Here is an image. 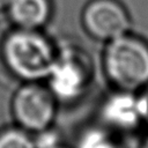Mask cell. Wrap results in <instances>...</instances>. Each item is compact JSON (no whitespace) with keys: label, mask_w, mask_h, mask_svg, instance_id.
Masks as SVG:
<instances>
[{"label":"cell","mask_w":148,"mask_h":148,"mask_svg":"<svg viewBox=\"0 0 148 148\" xmlns=\"http://www.w3.org/2000/svg\"><path fill=\"white\" fill-rule=\"evenodd\" d=\"M57 50L42 30L14 27L1 40L0 57L14 77L22 82H40L49 77Z\"/></svg>","instance_id":"cell-1"},{"label":"cell","mask_w":148,"mask_h":148,"mask_svg":"<svg viewBox=\"0 0 148 148\" xmlns=\"http://www.w3.org/2000/svg\"><path fill=\"white\" fill-rule=\"evenodd\" d=\"M103 65L108 77L125 91L148 83V44L128 32L108 42Z\"/></svg>","instance_id":"cell-2"},{"label":"cell","mask_w":148,"mask_h":148,"mask_svg":"<svg viewBox=\"0 0 148 148\" xmlns=\"http://www.w3.org/2000/svg\"><path fill=\"white\" fill-rule=\"evenodd\" d=\"M57 102L47 86L40 82H23L12 99V113L16 125L34 134L52 127Z\"/></svg>","instance_id":"cell-3"},{"label":"cell","mask_w":148,"mask_h":148,"mask_svg":"<svg viewBox=\"0 0 148 148\" xmlns=\"http://www.w3.org/2000/svg\"><path fill=\"white\" fill-rule=\"evenodd\" d=\"M89 60L76 47L65 45L58 47L56 61L51 69L47 87L60 102H73L86 90L90 72Z\"/></svg>","instance_id":"cell-4"},{"label":"cell","mask_w":148,"mask_h":148,"mask_svg":"<svg viewBox=\"0 0 148 148\" xmlns=\"http://www.w3.org/2000/svg\"><path fill=\"white\" fill-rule=\"evenodd\" d=\"M81 22L90 37L106 43L131 28V16L119 0H89L82 9Z\"/></svg>","instance_id":"cell-5"},{"label":"cell","mask_w":148,"mask_h":148,"mask_svg":"<svg viewBox=\"0 0 148 148\" xmlns=\"http://www.w3.org/2000/svg\"><path fill=\"white\" fill-rule=\"evenodd\" d=\"M15 28L42 30L52 17V0H10L5 10Z\"/></svg>","instance_id":"cell-6"},{"label":"cell","mask_w":148,"mask_h":148,"mask_svg":"<svg viewBox=\"0 0 148 148\" xmlns=\"http://www.w3.org/2000/svg\"><path fill=\"white\" fill-rule=\"evenodd\" d=\"M102 116L108 124L124 130L134 127L142 118L139 99H135L130 94L112 96L105 102Z\"/></svg>","instance_id":"cell-7"},{"label":"cell","mask_w":148,"mask_h":148,"mask_svg":"<svg viewBox=\"0 0 148 148\" xmlns=\"http://www.w3.org/2000/svg\"><path fill=\"white\" fill-rule=\"evenodd\" d=\"M0 148H36L31 133L18 126L0 131Z\"/></svg>","instance_id":"cell-8"},{"label":"cell","mask_w":148,"mask_h":148,"mask_svg":"<svg viewBox=\"0 0 148 148\" xmlns=\"http://www.w3.org/2000/svg\"><path fill=\"white\" fill-rule=\"evenodd\" d=\"M77 148H120L104 132L91 130L86 132L79 141Z\"/></svg>","instance_id":"cell-9"},{"label":"cell","mask_w":148,"mask_h":148,"mask_svg":"<svg viewBox=\"0 0 148 148\" xmlns=\"http://www.w3.org/2000/svg\"><path fill=\"white\" fill-rule=\"evenodd\" d=\"M34 140H35L36 148H52L61 143L59 134L56 131H53L52 127L44 130L39 133H36V136L34 138Z\"/></svg>","instance_id":"cell-10"},{"label":"cell","mask_w":148,"mask_h":148,"mask_svg":"<svg viewBox=\"0 0 148 148\" xmlns=\"http://www.w3.org/2000/svg\"><path fill=\"white\" fill-rule=\"evenodd\" d=\"M139 106H140L141 117L148 121V88L143 94V96L139 99Z\"/></svg>","instance_id":"cell-11"},{"label":"cell","mask_w":148,"mask_h":148,"mask_svg":"<svg viewBox=\"0 0 148 148\" xmlns=\"http://www.w3.org/2000/svg\"><path fill=\"white\" fill-rule=\"evenodd\" d=\"M10 0H0V12H5L9 5Z\"/></svg>","instance_id":"cell-12"},{"label":"cell","mask_w":148,"mask_h":148,"mask_svg":"<svg viewBox=\"0 0 148 148\" xmlns=\"http://www.w3.org/2000/svg\"><path fill=\"white\" fill-rule=\"evenodd\" d=\"M52 148H68V147L64 146L62 143H59V145H57V146H54V147H52Z\"/></svg>","instance_id":"cell-13"},{"label":"cell","mask_w":148,"mask_h":148,"mask_svg":"<svg viewBox=\"0 0 148 148\" xmlns=\"http://www.w3.org/2000/svg\"><path fill=\"white\" fill-rule=\"evenodd\" d=\"M142 148H148V139L146 140V142L143 143V146H142Z\"/></svg>","instance_id":"cell-14"}]
</instances>
